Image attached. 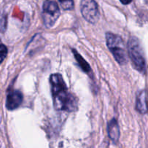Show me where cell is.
<instances>
[{"label":"cell","mask_w":148,"mask_h":148,"mask_svg":"<svg viewBox=\"0 0 148 148\" xmlns=\"http://www.w3.org/2000/svg\"><path fill=\"white\" fill-rule=\"evenodd\" d=\"M7 55V49L4 45L0 44V63L4 60Z\"/></svg>","instance_id":"obj_11"},{"label":"cell","mask_w":148,"mask_h":148,"mask_svg":"<svg viewBox=\"0 0 148 148\" xmlns=\"http://www.w3.org/2000/svg\"><path fill=\"white\" fill-rule=\"evenodd\" d=\"M128 53L134 67L140 72L145 70V59L143 48L138 39L132 37L128 42Z\"/></svg>","instance_id":"obj_3"},{"label":"cell","mask_w":148,"mask_h":148,"mask_svg":"<svg viewBox=\"0 0 148 148\" xmlns=\"http://www.w3.org/2000/svg\"><path fill=\"white\" fill-rule=\"evenodd\" d=\"M23 94L18 90H12L8 93L6 100V107L8 110H14L18 108L23 102Z\"/></svg>","instance_id":"obj_6"},{"label":"cell","mask_w":148,"mask_h":148,"mask_svg":"<svg viewBox=\"0 0 148 148\" xmlns=\"http://www.w3.org/2000/svg\"><path fill=\"white\" fill-rule=\"evenodd\" d=\"M137 110L141 114H146L148 111V104L147 101V95L145 91H142L140 92L137 98L136 104Z\"/></svg>","instance_id":"obj_7"},{"label":"cell","mask_w":148,"mask_h":148,"mask_svg":"<svg viewBox=\"0 0 148 148\" xmlns=\"http://www.w3.org/2000/svg\"><path fill=\"white\" fill-rule=\"evenodd\" d=\"M62 8L65 10H72L74 7V0H59Z\"/></svg>","instance_id":"obj_10"},{"label":"cell","mask_w":148,"mask_h":148,"mask_svg":"<svg viewBox=\"0 0 148 148\" xmlns=\"http://www.w3.org/2000/svg\"><path fill=\"white\" fill-rule=\"evenodd\" d=\"M53 106L57 111H73L77 107V101L74 95L68 92L63 77L59 74H53L50 77Z\"/></svg>","instance_id":"obj_1"},{"label":"cell","mask_w":148,"mask_h":148,"mask_svg":"<svg viewBox=\"0 0 148 148\" xmlns=\"http://www.w3.org/2000/svg\"><path fill=\"white\" fill-rule=\"evenodd\" d=\"M108 135L114 142H116L119 138V127L115 119H113L108 123Z\"/></svg>","instance_id":"obj_8"},{"label":"cell","mask_w":148,"mask_h":148,"mask_svg":"<svg viewBox=\"0 0 148 148\" xmlns=\"http://www.w3.org/2000/svg\"><path fill=\"white\" fill-rule=\"evenodd\" d=\"M106 43L108 48L119 64H125L127 62L126 46L122 38L117 35L111 33H106Z\"/></svg>","instance_id":"obj_2"},{"label":"cell","mask_w":148,"mask_h":148,"mask_svg":"<svg viewBox=\"0 0 148 148\" xmlns=\"http://www.w3.org/2000/svg\"><path fill=\"white\" fill-rule=\"evenodd\" d=\"M7 26V16L4 14H0V30L4 31Z\"/></svg>","instance_id":"obj_12"},{"label":"cell","mask_w":148,"mask_h":148,"mask_svg":"<svg viewBox=\"0 0 148 148\" xmlns=\"http://www.w3.org/2000/svg\"><path fill=\"white\" fill-rule=\"evenodd\" d=\"M72 51H73V53L74 55H75V59H76L77 62H78V64H79V65L80 66V67L82 68V70L85 72H87V73H90V72H91V69L90 65L88 64V62L82 57L81 55H79V53L77 52L76 50L73 49Z\"/></svg>","instance_id":"obj_9"},{"label":"cell","mask_w":148,"mask_h":148,"mask_svg":"<svg viewBox=\"0 0 148 148\" xmlns=\"http://www.w3.org/2000/svg\"><path fill=\"white\" fill-rule=\"evenodd\" d=\"M43 20L45 25L51 27L55 24L60 15L59 6L55 0H46L43 5Z\"/></svg>","instance_id":"obj_4"},{"label":"cell","mask_w":148,"mask_h":148,"mask_svg":"<svg viewBox=\"0 0 148 148\" xmlns=\"http://www.w3.org/2000/svg\"><path fill=\"white\" fill-rule=\"evenodd\" d=\"M80 10L84 18L90 23L95 24L99 20V10L95 0H82Z\"/></svg>","instance_id":"obj_5"},{"label":"cell","mask_w":148,"mask_h":148,"mask_svg":"<svg viewBox=\"0 0 148 148\" xmlns=\"http://www.w3.org/2000/svg\"><path fill=\"white\" fill-rule=\"evenodd\" d=\"M132 0H120V1L124 4H130V3L132 2Z\"/></svg>","instance_id":"obj_13"}]
</instances>
